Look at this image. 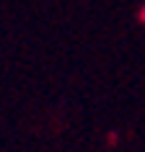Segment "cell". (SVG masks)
Here are the masks:
<instances>
[{
	"label": "cell",
	"mask_w": 145,
	"mask_h": 152,
	"mask_svg": "<svg viewBox=\"0 0 145 152\" xmlns=\"http://www.w3.org/2000/svg\"><path fill=\"white\" fill-rule=\"evenodd\" d=\"M137 18H140V23L145 26V3H143V5H140V10H137Z\"/></svg>",
	"instance_id": "cell-1"
}]
</instances>
